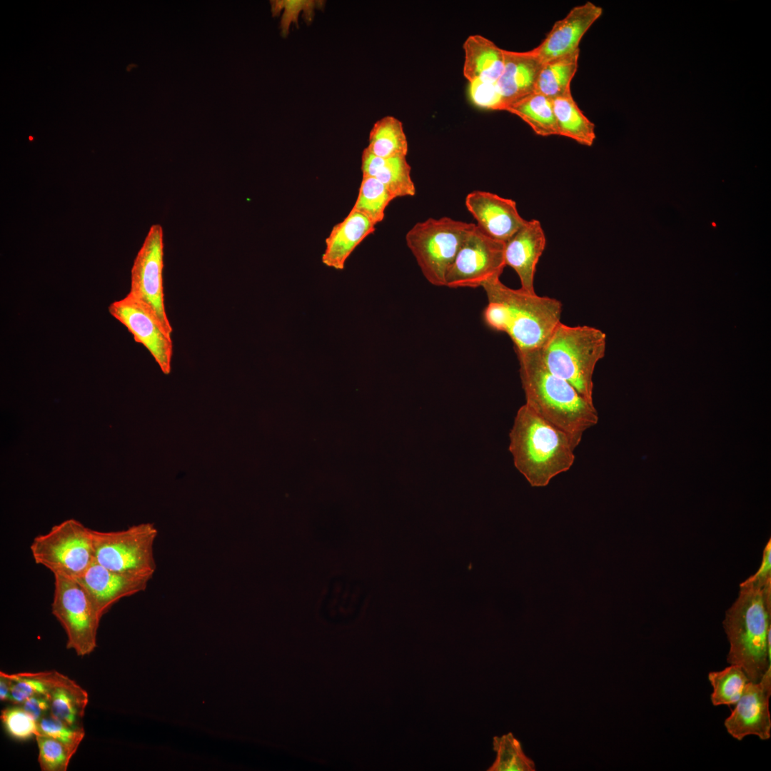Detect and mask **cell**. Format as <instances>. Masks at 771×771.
<instances>
[{
  "mask_svg": "<svg viewBox=\"0 0 771 771\" xmlns=\"http://www.w3.org/2000/svg\"><path fill=\"white\" fill-rule=\"evenodd\" d=\"M482 287L488 298L483 311L485 324L506 333L515 352L540 349L561 322L563 306L555 298L509 288L500 278Z\"/></svg>",
  "mask_w": 771,
  "mask_h": 771,
  "instance_id": "obj_1",
  "label": "cell"
},
{
  "mask_svg": "<svg viewBox=\"0 0 771 771\" xmlns=\"http://www.w3.org/2000/svg\"><path fill=\"white\" fill-rule=\"evenodd\" d=\"M740 588L722 623L730 642L727 660L757 682L771 667V578L742 582Z\"/></svg>",
  "mask_w": 771,
  "mask_h": 771,
  "instance_id": "obj_2",
  "label": "cell"
},
{
  "mask_svg": "<svg viewBox=\"0 0 771 771\" xmlns=\"http://www.w3.org/2000/svg\"><path fill=\"white\" fill-rule=\"evenodd\" d=\"M539 350L516 352L525 404L565 432L578 447L585 432L598 423L597 410L570 383L546 368Z\"/></svg>",
  "mask_w": 771,
  "mask_h": 771,
  "instance_id": "obj_3",
  "label": "cell"
},
{
  "mask_svg": "<svg viewBox=\"0 0 771 771\" xmlns=\"http://www.w3.org/2000/svg\"><path fill=\"white\" fill-rule=\"evenodd\" d=\"M509 438L515 467L533 487L546 486L574 463L570 437L526 404L517 411Z\"/></svg>",
  "mask_w": 771,
  "mask_h": 771,
  "instance_id": "obj_4",
  "label": "cell"
},
{
  "mask_svg": "<svg viewBox=\"0 0 771 771\" xmlns=\"http://www.w3.org/2000/svg\"><path fill=\"white\" fill-rule=\"evenodd\" d=\"M606 336L589 326H570L560 322L539 350L546 368L570 383L593 403V373L605 353Z\"/></svg>",
  "mask_w": 771,
  "mask_h": 771,
  "instance_id": "obj_5",
  "label": "cell"
},
{
  "mask_svg": "<svg viewBox=\"0 0 771 771\" xmlns=\"http://www.w3.org/2000/svg\"><path fill=\"white\" fill-rule=\"evenodd\" d=\"M475 225L448 217L428 218L406 233V244L432 285L445 286L447 273Z\"/></svg>",
  "mask_w": 771,
  "mask_h": 771,
  "instance_id": "obj_6",
  "label": "cell"
},
{
  "mask_svg": "<svg viewBox=\"0 0 771 771\" xmlns=\"http://www.w3.org/2000/svg\"><path fill=\"white\" fill-rule=\"evenodd\" d=\"M94 560L113 571L151 579L156 570L153 545L158 530L143 523L117 531L92 530Z\"/></svg>",
  "mask_w": 771,
  "mask_h": 771,
  "instance_id": "obj_7",
  "label": "cell"
},
{
  "mask_svg": "<svg viewBox=\"0 0 771 771\" xmlns=\"http://www.w3.org/2000/svg\"><path fill=\"white\" fill-rule=\"evenodd\" d=\"M92 530L73 518L54 525L31 542L34 560L53 575L77 579L94 561Z\"/></svg>",
  "mask_w": 771,
  "mask_h": 771,
  "instance_id": "obj_8",
  "label": "cell"
},
{
  "mask_svg": "<svg viewBox=\"0 0 771 771\" xmlns=\"http://www.w3.org/2000/svg\"><path fill=\"white\" fill-rule=\"evenodd\" d=\"M51 612L62 625L66 647L79 656L91 653L96 647V635L101 618L84 587L76 580L54 574Z\"/></svg>",
  "mask_w": 771,
  "mask_h": 771,
  "instance_id": "obj_9",
  "label": "cell"
},
{
  "mask_svg": "<svg viewBox=\"0 0 771 771\" xmlns=\"http://www.w3.org/2000/svg\"><path fill=\"white\" fill-rule=\"evenodd\" d=\"M505 243L487 235L477 225L462 243L446 277L445 286L477 288L500 278L505 267Z\"/></svg>",
  "mask_w": 771,
  "mask_h": 771,
  "instance_id": "obj_10",
  "label": "cell"
},
{
  "mask_svg": "<svg viewBox=\"0 0 771 771\" xmlns=\"http://www.w3.org/2000/svg\"><path fill=\"white\" fill-rule=\"evenodd\" d=\"M163 249V228L160 224L152 225L134 258L128 293L146 306L172 333L164 300Z\"/></svg>",
  "mask_w": 771,
  "mask_h": 771,
  "instance_id": "obj_11",
  "label": "cell"
},
{
  "mask_svg": "<svg viewBox=\"0 0 771 771\" xmlns=\"http://www.w3.org/2000/svg\"><path fill=\"white\" fill-rule=\"evenodd\" d=\"M111 316L119 321L152 356L165 375L171 371L173 341L156 315L143 303L128 293L112 302L108 308Z\"/></svg>",
  "mask_w": 771,
  "mask_h": 771,
  "instance_id": "obj_12",
  "label": "cell"
},
{
  "mask_svg": "<svg viewBox=\"0 0 771 771\" xmlns=\"http://www.w3.org/2000/svg\"><path fill=\"white\" fill-rule=\"evenodd\" d=\"M771 695V667L759 682L750 681L724 725L734 738L742 740L747 735H756L767 740L771 735L769 701Z\"/></svg>",
  "mask_w": 771,
  "mask_h": 771,
  "instance_id": "obj_13",
  "label": "cell"
},
{
  "mask_svg": "<svg viewBox=\"0 0 771 771\" xmlns=\"http://www.w3.org/2000/svg\"><path fill=\"white\" fill-rule=\"evenodd\" d=\"M465 206L487 235L506 242L521 227L525 219L520 215L515 201L497 194L474 191L465 198Z\"/></svg>",
  "mask_w": 771,
  "mask_h": 771,
  "instance_id": "obj_14",
  "label": "cell"
},
{
  "mask_svg": "<svg viewBox=\"0 0 771 771\" xmlns=\"http://www.w3.org/2000/svg\"><path fill=\"white\" fill-rule=\"evenodd\" d=\"M602 13L603 9L590 1L574 6L564 18L555 22L545 38L533 51L543 63L575 51Z\"/></svg>",
  "mask_w": 771,
  "mask_h": 771,
  "instance_id": "obj_15",
  "label": "cell"
},
{
  "mask_svg": "<svg viewBox=\"0 0 771 771\" xmlns=\"http://www.w3.org/2000/svg\"><path fill=\"white\" fill-rule=\"evenodd\" d=\"M76 580L89 593L102 618L121 599L144 591L151 579L117 573L94 560Z\"/></svg>",
  "mask_w": 771,
  "mask_h": 771,
  "instance_id": "obj_16",
  "label": "cell"
},
{
  "mask_svg": "<svg viewBox=\"0 0 771 771\" xmlns=\"http://www.w3.org/2000/svg\"><path fill=\"white\" fill-rule=\"evenodd\" d=\"M545 246V232L540 222L536 219L525 220L514 235L505 242V266H508L515 271L520 281V288L526 292L535 293L536 266Z\"/></svg>",
  "mask_w": 771,
  "mask_h": 771,
  "instance_id": "obj_17",
  "label": "cell"
},
{
  "mask_svg": "<svg viewBox=\"0 0 771 771\" xmlns=\"http://www.w3.org/2000/svg\"><path fill=\"white\" fill-rule=\"evenodd\" d=\"M543 62L532 50L513 51L504 49V66L498 79L503 109L535 91Z\"/></svg>",
  "mask_w": 771,
  "mask_h": 771,
  "instance_id": "obj_18",
  "label": "cell"
},
{
  "mask_svg": "<svg viewBox=\"0 0 771 771\" xmlns=\"http://www.w3.org/2000/svg\"><path fill=\"white\" fill-rule=\"evenodd\" d=\"M376 230V225L361 213L351 211L332 228L325 240L322 262L328 267L343 270L355 248Z\"/></svg>",
  "mask_w": 771,
  "mask_h": 771,
  "instance_id": "obj_19",
  "label": "cell"
},
{
  "mask_svg": "<svg viewBox=\"0 0 771 771\" xmlns=\"http://www.w3.org/2000/svg\"><path fill=\"white\" fill-rule=\"evenodd\" d=\"M463 46V73L468 82L476 79L497 81L503 70L504 49L479 34L469 36Z\"/></svg>",
  "mask_w": 771,
  "mask_h": 771,
  "instance_id": "obj_20",
  "label": "cell"
},
{
  "mask_svg": "<svg viewBox=\"0 0 771 771\" xmlns=\"http://www.w3.org/2000/svg\"><path fill=\"white\" fill-rule=\"evenodd\" d=\"M363 176H371L382 183L395 197L413 196L415 184L411 167L406 157L381 158L365 148L361 156Z\"/></svg>",
  "mask_w": 771,
  "mask_h": 771,
  "instance_id": "obj_21",
  "label": "cell"
},
{
  "mask_svg": "<svg viewBox=\"0 0 771 771\" xmlns=\"http://www.w3.org/2000/svg\"><path fill=\"white\" fill-rule=\"evenodd\" d=\"M553 112L559 136L591 146L595 138V126L581 111L572 94L553 99Z\"/></svg>",
  "mask_w": 771,
  "mask_h": 771,
  "instance_id": "obj_22",
  "label": "cell"
},
{
  "mask_svg": "<svg viewBox=\"0 0 771 771\" xmlns=\"http://www.w3.org/2000/svg\"><path fill=\"white\" fill-rule=\"evenodd\" d=\"M580 49L543 63L535 92L550 99L571 93L570 83L578 70Z\"/></svg>",
  "mask_w": 771,
  "mask_h": 771,
  "instance_id": "obj_23",
  "label": "cell"
},
{
  "mask_svg": "<svg viewBox=\"0 0 771 771\" xmlns=\"http://www.w3.org/2000/svg\"><path fill=\"white\" fill-rule=\"evenodd\" d=\"M518 116L538 136H559L553 100L538 92L508 105L505 110Z\"/></svg>",
  "mask_w": 771,
  "mask_h": 771,
  "instance_id": "obj_24",
  "label": "cell"
},
{
  "mask_svg": "<svg viewBox=\"0 0 771 771\" xmlns=\"http://www.w3.org/2000/svg\"><path fill=\"white\" fill-rule=\"evenodd\" d=\"M366 148L381 158L406 157L408 145L402 122L392 116L377 121L370 131Z\"/></svg>",
  "mask_w": 771,
  "mask_h": 771,
  "instance_id": "obj_25",
  "label": "cell"
},
{
  "mask_svg": "<svg viewBox=\"0 0 771 771\" xmlns=\"http://www.w3.org/2000/svg\"><path fill=\"white\" fill-rule=\"evenodd\" d=\"M50 714L74 727L83 726L82 719L89 702L87 692L75 681L69 679L49 694Z\"/></svg>",
  "mask_w": 771,
  "mask_h": 771,
  "instance_id": "obj_26",
  "label": "cell"
},
{
  "mask_svg": "<svg viewBox=\"0 0 771 771\" xmlns=\"http://www.w3.org/2000/svg\"><path fill=\"white\" fill-rule=\"evenodd\" d=\"M9 677L11 681L9 701L13 705H21L34 695H49L54 688L69 679L55 670L19 672L9 674Z\"/></svg>",
  "mask_w": 771,
  "mask_h": 771,
  "instance_id": "obj_27",
  "label": "cell"
},
{
  "mask_svg": "<svg viewBox=\"0 0 771 771\" xmlns=\"http://www.w3.org/2000/svg\"><path fill=\"white\" fill-rule=\"evenodd\" d=\"M393 199L395 197L378 180L363 176L351 211L361 213L376 226L384 219L386 208Z\"/></svg>",
  "mask_w": 771,
  "mask_h": 771,
  "instance_id": "obj_28",
  "label": "cell"
},
{
  "mask_svg": "<svg viewBox=\"0 0 771 771\" xmlns=\"http://www.w3.org/2000/svg\"><path fill=\"white\" fill-rule=\"evenodd\" d=\"M708 679L713 687L710 696L715 706L736 704L750 680L741 667L730 665L722 670L710 672Z\"/></svg>",
  "mask_w": 771,
  "mask_h": 771,
  "instance_id": "obj_29",
  "label": "cell"
},
{
  "mask_svg": "<svg viewBox=\"0 0 771 771\" xmlns=\"http://www.w3.org/2000/svg\"><path fill=\"white\" fill-rule=\"evenodd\" d=\"M496 757L488 771H535L534 762L524 753L520 742L511 732L494 737Z\"/></svg>",
  "mask_w": 771,
  "mask_h": 771,
  "instance_id": "obj_30",
  "label": "cell"
},
{
  "mask_svg": "<svg viewBox=\"0 0 771 771\" xmlns=\"http://www.w3.org/2000/svg\"><path fill=\"white\" fill-rule=\"evenodd\" d=\"M38 761L43 771H66L75 751L52 737L37 734Z\"/></svg>",
  "mask_w": 771,
  "mask_h": 771,
  "instance_id": "obj_31",
  "label": "cell"
},
{
  "mask_svg": "<svg viewBox=\"0 0 771 771\" xmlns=\"http://www.w3.org/2000/svg\"><path fill=\"white\" fill-rule=\"evenodd\" d=\"M270 2L273 16H277L283 10L280 21L281 32L283 37L288 34L292 23L298 24L300 13L303 14V18L307 23L311 22L313 17L314 10L324 4L323 1L315 0H275Z\"/></svg>",
  "mask_w": 771,
  "mask_h": 771,
  "instance_id": "obj_32",
  "label": "cell"
},
{
  "mask_svg": "<svg viewBox=\"0 0 771 771\" xmlns=\"http://www.w3.org/2000/svg\"><path fill=\"white\" fill-rule=\"evenodd\" d=\"M37 734L57 740L76 752L85 732L83 726H71L49 713L37 721Z\"/></svg>",
  "mask_w": 771,
  "mask_h": 771,
  "instance_id": "obj_33",
  "label": "cell"
},
{
  "mask_svg": "<svg viewBox=\"0 0 771 771\" xmlns=\"http://www.w3.org/2000/svg\"><path fill=\"white\" fill-rule=\"evenodd\" d=\"M1 720L8 734L18 740H27L37 733V722L20 705L1 711Z\"/></svg>",
  "mask_w": 771,
  "mask_h": 771,
  "instance_id": "obj_34",
  "label": "cell"
},
{
  "mask_svg": "<svg viewBox=\"0 0 771 771\" xmlns=\"http://www.w3.org/2000/svg\"><path fill=\"white\" fill-rule=\"evenodd\" d=\"M469 98L478 108L503 111V102L496 81L476 79L469 82Z\"/></svg>",
  "mask_w": 771,
  "mask_h": 771,
  "instance_id": "obj_35",
  "label": "cell"
},
{
  "mask_svg": "<svg viewBox=\"0 0 771 771\" xmlns=\"http://www.w3.org/2000/svg\"><path fill=\"white\" fill-rule=\"evenodd\" d=\"M34 720L39 721L50 712L49 695H34L20 705Z\"/></svg>",
  "mask_w": 771,
  "mask_h": 771,
  "instance_id": "obj_36",
  "label": "cell"
},
{
  "mask_svg": "<svg viewBox=\"0 0 771 771\" xmlns=\"http://www.w3.org/2000/svg\"><path fill=\"white\" fill-rule=\"evenodd\" d=\"M771 540L767 543L762 555V560L758 570L754 575L749 577L744 582L760 581L765 582L771 578Z\"/></svg>",
  "mask_w": 771,
  "mask_h": 771,
  "instance_id": "obj_37",
  "label": "cell"
},
{
  "mask_svg": "<svg viewBox=\"0 0 771 771\" xmlns=\"http://www.w3.org/2000/svg\"><path fill=\"white\" fill-rule=\"evenodd\" d=\"M11 688V681L9 677V674L0 672V700L1 701H9V695Z\"/></svg>",
  "mask_w": 771,
  "mask_h": 771,
  "instance_id": "obj_38",
  "label": "cell"
}]
</instances>
